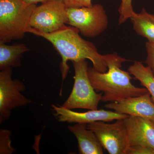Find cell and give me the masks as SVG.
Returning <instances> with one entry per match:
<instances>
[{"mask_svg":"<svg viewBox=\"0 0 154 154\" xmlns=\"http://www.w3.org/2000/svg\"><path fill=\"white\" fill-rule=\"evenodd\" d=\"M30 33L42 37L49 42L62 58L60 68L63 81L67 75L69 60L72 62L89 60L93 67L98 71H107V61L110 54L102 55L98 52L95 45L82 38L79 31L71 26H66L60 30L51 33L41 32L31 27L27 30Z\"/></svg>","mask_w":154,"mask_h":154,"instance_id":"6da1fadb","label":"cell"},{"mask_svg":"<svg viewBox=\"0 0 154 154\" xmlns=\"http://www.w3.org/2000/svg\"><path fill=\"white\" fill-rule=\"evenodd\" d=\"M126 61L128 60L114 52L110 54L107 60L108 69L105 72L98 71L93 67L88 68V75L94 89L96 92L103 93L102 102H116L149 92L146 88L134 85L130 73L120 69Z\"/></svg>","mask_w":154,"mask_h":154,"instance_id":"7a4b0ae2","label":"cell"},{"mask_svg":"<svg viewBox=\"0 0 154 154\" xmlns=\"http://www.w3.org/2000/svg\"><path fill=\"white\" fill-rule=\"evenodd\" d=\"M36 6L23 0H0V42L6 43L24 38L31 27V17Z\"/></svg>","mask_w":154,"mask_h":154,"instance_id":"3957f363","label":"cell"},{"mask_svg":"<svg viewBox=\"0 0 154 154\" xmlns=\"http://www.w3.org/2000/svg\"><path fill=\"white\" fill-rule=\"evenodd\" d=\"M72 62L75 70L73 87L68 98L60 106L70 110H98L103 94L96 93L92 85L88 75V62L86 60Z\"/></svg>","mask_w":154,"mask_h":154,"instance_id":"277c9868","label":"cell"},{"mask_svg":"<svg viewBox=\"0 0 154 154\" xmlns=\"http://www.w3.org/2000/svg\"><path fill=\"white\" fill-rule=\"evenodd\" d=\"M67 16L68 24L89 38L96 37L103 33L109 23L106 11L100 4L91 7L67 8Z\"/></svg>","mask_w":154,"mask_h":154,"instance_id":"5b68a950","label":"cell"},{"mask_svg":"<svg viewBox=\"0 0 154 154\" xmlns=\"http://www.w3.org/2000/svg\"><path fill=\"white\" fill-rule=\"evenodd\" d=\"M13 68L5 69L0 72V123L7 121L11 115V110L32 103L22 94L26 86L22 81L13 79Z\"/></svg>","mask_w":154,"mask_h":154,"instance_id":"8992f818","label":"cell"},{"mask_svg":"<svg viewBox=\"0 0 154 154\" xmlns=\"http://www.w3.org/2000/svg\"><path fill=\"white\" fill-rule=\"evenodd\" d=\"M68 21L67 8L63 0H48L36 6L30 25L41 32L51 33L66 26Z\"/></svg>","mask_w":154,"mask_h":154,"instance_id":"52a82bcc","label":"cell"},{"mask_svg":"<svg viewBox=\"0 0 154 154\" xmlns=\"http://www.w3.org/2000/svg\"><path fill=\"white\" fill-rule=\"evenodd\" d=\"M124 119L116 120L112 124L96 121L87 124L109 154H126L130 146Z\"/></svg>","mask_w":154,"mask_h":154,"instance_id":"ba28073f","label":"cell"},{"mask_svg":"<svg viewBox=\"0 0 154 154\" xmlns=\"http://www.w3.org/2000/svg\"><path fill=\"white\" fill-rule=\"evenodd\" d=\"M54 115L59 122L68 123H88L96 121L105 122L124 119L129 115L104 110H90L83 113L75 112L72 110L61 107L60 105H52Z\"/></svg>","mask_w":154,"mask_h":154,"instance_id":"9c48e42d","label":"cell"},{"mask_svg":"<svg viewBox=\"0 0 154 154\" xmlns=\"http://www.w3.org/2000/svg\"><path fill=\"white\" fill-rule=\"evenodd\" d=\"M105 107L121 114L154 119V102L149 92L141 96L110 102Z\"/></svg>","mask_w":154,"mask_h":154,"instance_id":"30bf717a","label":"cell"},{"mask_svg":"<svg viewBox=\"0 0 154 154\" xmlns=\"http://www.w3.org/2000/svg\"><path fill=\"white\" fill-rule=\"evenodd\" d=\"M124 120L130 146H147L154 148V125L151 120L129 116Z\"/></svg>","mask_w":154,"mask_h":154,"instance_id":"8fae6325","label":"cell"},{"mask_svg":"<svg viewBox=\"0 0 154 154\" xmlns=\"http://www.w3.org/2000/svg\"><path fill=\"white\" fill-rule=\"evenodd\" d=\"M86 123L69 125L68 128L76 138L80 154H103L104 148L99 139Z\"/></svg>","mask_w":154,"mask_h":154,"instance_id":"7c38bea8","label":"cell"},{"mask_svg":"<svg viewBox=\"0 0 154 154\" xmlns=\"http://www.w3.org/2000/svg\"><path fill=\"white\" fill-rule=\"evenodd\" d=\"M30 50L24 44L8 45L0 42V70L19 67L22 65L21 58L23 54Z\"/></svg>","mask_w":154,"mask_h":154,"instance_id":"4fadbf2b","label":"cell"},{"mask_svg":"<svg viewBox=\"0 0 154 154\" xmlns=\"http://www.w3.org/2000/svg\"><path fill=\"white\" fill-rule=\"evenodd\" d=\"M130 19L133 30L137 35L154 43V14L148 13L143 8L139 14L135 12Z\"/></svg>","mask_w":154,"mask_h":154,"instance_id":"5bb4252c","label":"cell"},{"mask_svg":"<svg viewBox=\"0 0 154 154\" xmlns=\"http://www.w3.org/2000/svg\"><path fill=\"white\" fill-rule=\"evenodd\" d=\"M128 70L147 90L154 102V76L150 68L140 62L135 61Z\"/></svg>","mask_w":154,"mask_h":154,"instance_id":"9a60e30c","label":"cell"},{"mask_svg":"<svg viewBox=\"0 0 154 154\" xmlns=\"http://www.w3.org/2000/svg\"><path fill=\"white\" fill-rule=\"evenodd\" d=\"M11 135L9 130L0 129V154H12L16 151V149L11 145Z\"/></svg>","mask_w":154,"mask_h":154,"instance_id":"2e32d148","label":"cell"},{"mask_svg":"<svg viewBox=\"0 0 154 154\" xmlns=\"http://www.w3.org/2000/svg\"><path fill=\"white\" fill-rule=\"evenodd\" d=\"M121 4L119 8V16L118 25H120L130 19L135 12L133 8L132 0H121Z\"/></svg>","mask_w":154,"mask_h":154,"instance_id":"e0dca14e","label":"cell"},{"mask_svg":"<svg viewBox=\"0 0 154 154\" xmlns=\"http://www.w3.org/2000/svg\"><path fill=\"white\" fill-rule=\"evenodd\" d=\"M126 154H154V148L147 146H129Z\"/></svg>","mask_w":154,"mask_h":154,"instance_id":"ac0fdd59","label":"cell"},{"mask_svg":"<svg viewBox=\"0 0 154 154\" xmlns=\"http://www.w3.org/2000/svg\"><path fill=\"white\" fill-rule=\"evenodd\" d=\"M146 48L147 51L146 63L151 69L154 76V43L146 42Z\"/></svg>","mask_w":154,"mask_h":154,"instance_id":"d6986e66","label":"cell"},{"mask_svg":"<svg viewBox=\"0 0 154 154\" xmlns=\"http://www.w3.org/2000/svg\"><path fill=\"white\" fill-rule=\"evenodd\" d=\"M67 8L91 7L93 6L92 0H63Z\"/></svg>","mask_w":154,"mask_h":154,"instance_id":"ffe728a7","label":"cell"},{"mask_svg":"<svg viewBox=\"0 0 154 154\" xmlns=\"http://www.w3.org/2000/svg\"><path fill=\"white\" fill-rule=\"evenodd\" d=\"M23 1L28 5H36L38 3L45 2L48 0H23Z\"/></svg>","mask_w":154,"mask_h":154,"instance_id":"44dd1931","label":"cell"},{"mask_svg":"<svg viewBox=\"0 0 154 154\" xmlns=\"http://www.w3.org/2000/svg\"><path fill=\"white\" fill-rule=\"evenodd\" d=\"M151 121H152V122H153V123L154 125V119H152V120H151Z\"/></svg>","mask_w":154,"mask_h":154,"instance_id":"7402d4cb","label":"cell"}]
</instances>
